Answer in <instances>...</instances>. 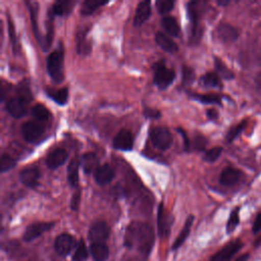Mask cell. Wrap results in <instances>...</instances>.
Instances as JSON below:
<instances>
[{"mask_svg":"<svg viewBox=\"0 0 261 261\" xmlns=\"http://www.w3.org/2000/svg\"><path fill=\"white\" fill-rule=\"evenodd\" d=\"M109 234H110L109 225L103 220H98L91 225L89 229L88 238L92 244H103L108 239Z\"/></svg>","mask_w":261,"mask_h":261,"instance_id":"obj_6","label":"cell"},{"mask_svg":"<svg viewBox=\"0 0 261 261\" xmlns=\"http://www.w3.org/2000/svg\"><path fill=\"white\" fill-rule=\"evenodd\" d=\"M244 126H245V122H242V123H240V124H238V125L232 126V127L227 132V134H226V136H225L226 141H227V142H232V141L243 132Z\"/></svg>","mask_w":261,"mask_h":261,"instance_id":"obj_42","label":"cell"},{"mask_svg":"<svg viewBox=\"0 0 261 261\" xmlns=\"http://www.w3.org/2000/svg\"><path fill=\"white\" fill-rule=\"evenodd\" d=\"M252 230L254 233H257L261 230V212L258 213V215L256 216L254 222H253V227Z\"/></svg>","mask_w":261,"mask_h":261,"instance_id":"obj_47","label":"cell"},{"mask_svg":"<svg viewBox=\"0 0 261 261\" xmlns=\"http://www.w3.org/2000/svg\"><path fill=\"white\" fill-rule=\"evenodd\" d=\"M54 225V222H36L30 224L23 233V241L31 242L35 239L39 238L41 234H43L45 231L51 229Z\"/></svg>","mask_w":261,"mask_h":261,"instance_id":"obj_10","label":"cell"},{"mask_svg":"<svg viewBox=\"0 0 261 261\" xmlns=\"http://www.w3.org/2000/svg\"><path fill=\"white\" fill-rule=\"evenodd\" d=\"M243 247L242 242L240 241H233L225 245L223 248H221L218 252H216L212 257L211 261H227L230 259L238 251Z\"/></svg>","mask_w":261,"mask_h":261,"instance_id":"obj_11","label":"cell"},{"mask_svg":"<svg viewBox=\"0 0 261 261\" xmlns=\"http://www.w3.org/2000/svg\"><path fill=\"white\" fill-rule=\"evenodd\" d=\"M221 153H222V148L219 147V146H216V147H213V148L207 150L205 152V154H204L203 159L205 161H207V162L212 163V162L216 161L220 157Z\"/></svg>","mask_w":261,"mask_h":261,"instance_id":"obj_37","label":"cell"},{"mask_svg":"<svg viewBox=\"0 0 261 261\" xmlns=\"http://www.w3.org/2000/svg\"><path fill=\"white\" fill-rule=\"evenodd\" d=\"M16 96H18L19 98H21L22 100H24L28 104L32 101L33 96H32V92L30 90V86L28 84V82H22L17 86L16 89Z\"/></svg>","mask_w":261,"mask_h":261,"instance_id":"obj_35","label":"cell"},{"mask_svg":"<svg viewBox=\"0 0 261 261\" xmlns=\"http://www.w3.org/2000/svg\"><path fill=\"white\" fill-rule=\"evenodd\" d=\"M214 64L219 76H221L224 80L233 79V72L218 57H214Z\"/></svg>","mask_w":261,"mask_h":261,"instance_id":"obj_32","label":"cell"},{"mask_svg":"<svg viewBox=\"0 0 261 261\" xmlns=\"http://www.w3.org/2000/svg\"><path fill=\"white\" fill-rule=\"evenodd\" d=\"M80 166L86 174L94 173L99 165V158L93 152H87L82 155L80 160Z\"/></svg>","mask_w":261,"mask_h":261,"instance_id":"obj_17","label":"cell"},{"mask_svg":"<svg viewBox=\"0 0 261 261\" xmlns=\"http://www.w3.org/2000/svg\"><path fill=\"white\" fill-rule=\"evenodd\" d=\"M216 35L217 38L223 43H231L239 37L237 30L228 23L219 24L216 30Z\"/></svg>","mask_w":261,"mask_h":261,"instance_id":"obj_21","label":"cell"},{"mask_svg":"<svg viewBox=\"0 0 261 261\" xmlns=\"http://www.w3.org/2000/svg\"><path fill=\"white\" fill-rule=\"evenodd\" d=\"M132 261H133V260H132Z\"/></svg>","mask_w":261,"mask_h":261,"instance_id":"obj_53","label":"cell"},{"mask_svg":"<svg viewBox=\"0 0 261 261\" xmlns=\"http://www.w3.org/2000/svg\"><path fill=\"white\" fill-rule=\"evenodd\" d=\"M193 221H194V216H193V215L188 216V218L186 219V222H185V224H184V227L181 228L180 232L178 233V236L176 237L175 241L173 242V244H172V246H171V249H172V250H177V249H179V247L185 243V241L187 240V238H188L189 234H190Z\"/></svg>","mask_w":261,"mask_h":261,"instance_id":"obj_23","label":"cell"},{"mask_svg":"<svg viewBox=\"0 0 261 261\" xmlns=\"http://www.w3.org/2000/svg\"><path fill=\"white\" fill-rule=\"evenodd\" d=\"M29 11H30V16L32 20V27L34 34L36 38L40 41V36H39V31H38V25H37V3L35 2H27Z\"/></svg>","mask_w":261,"mask_h":261,"instance_id":"obj_36","label":"cell"},{"mask_svg":"<svg viewBox=\"0 0 261 261\" xmlns=\"http://www.w3.org/2000/svg\"><path fill=\"white\" fill-rule=\"evenodd\" d=\"M207 145V140L202 135H196L194 138V148L196 150H204L205 146Z\"/></svg>","mask_w":261,"mask_h":261,"instance_id":"obj_44","label":"cell"},{"mask_svg":"<svg viewBox=\"0 0 261 261\" xmlns=\"http://www.w3.org/2000/svg\"><path fill=\"white\" fill-rule=\"evenodd\" d=\"M191 97L203 104L221 105V99L216 94H192Z\"/></svg>","mask_w":261,"mask_h":261,"instance_id":"obj_30","label":"cell"},{"mask_svg":"<svg viewBox=\"0 0 261 261\" xmlns=\"http://www.w3.org/2000/svg\"><path fill=\"white\" fill-rule=\"evenodd\" d=\"M44 125L37 120H29L24 122L21 125L20 132L22 135V138L29 142V143H34L38 141L42 135L44 134Z\"/></svg>","mask_w":261,"mask_h":261,"instance_id":"obj_7","label":"cell"},{"mask_svg":"<svg viewBox=\"0 0 261 261\" xmlns=\"http://www.w3.org/2000/svg\"><path fill=\"white\" fill-rule=\"evenodd\" d=\"M177 132L182 136V138H184V144H185V150L186 151H188V150H190V148H191V143H190V140H189V138L187 137V135H186V133L184 132V129L182 128H177Z\"/></svg>","mask_w":261,"mask_h":261,"instance_id":"obj_48","label":"cell"},{"mask_svg":"<svg viewBox=\"0 0 261 261\" xmlns=\"http://www.w3.org/2000/svg\"><path fill=\"white\" fill-rule=\"evenodd\" d=\"M229 3V1H217V4L219 5H227Z\"/></svg>","mask_w":261,"mask_h":261,"instance_id":"obj_52","label":"cell"},{"mask_svg":"<svg viewBox=\"0 0 261 261\" xmlns=\"http://www.w3.org/2000/svg\"><path fill=\"white\" fill-rule=\"evenodd\" d=\"M114 175H115L114 169L107 163L100 165L94 172V178L96 182L100 186H105L111 182L112 179L114 178Z\"/></svg>","mask_w":261,"mask_h":261,"instance_id":"obj_15","label":"cell"},{"mask_svg":"<svg viewBox=\"0 0 261 261\" xmlns=\"http://www.w3.org/2000/svg\"><path fill=\"white\" fill-rule=\"evenodd\" d=\"M161 25L167 32L168 35H170L172 37H177L178 36L180 29H179L177 20L173 16L167 15V16L162 17Z\"/></svg>","mask_w":261,"mask_h":261,"instance_id":"obj_25","label":"cell"},{"mask_svg":"<svg viewBox=\"0 0 261 261\" xmlns=\"http://www.w3.org/2000/svg\"><path fill=\"white\" fill-rule=\"evenodd\" d=\"M248 259H249V254H244V255H241L240 257H238L233 261H247Z\"/></svg>","mask_w":261,"mask_h":261,"instance_id":"obj_50","label":"cell"},{"mask_svg":"<svg viewBox=\"0 0 261 261\" xmlns=\"http://www.w3.org/2000/svg\"><path fill=\"white\" fill-rule=\"evenodd\" d=\"M75 1L73 0H62V1H56L50 11L48 16L50 17H54V16H63V15H67L68 13H70V11L72 10L73 6L75 5Z\"/></svg>","mask_w":261,"mask_h":261,"instance_id":"obj_18","label":"cell"},{"mask_svg":"<svg viewBox=\"0 0 261 261\" xmlns=\"http://www.w3.org/2000/svg\"><path fill=\"white\" fill-rule=\"evenodd\" d=\"M150 139L153 146L161 151H166L172 144V136L165 126H155L150 130Z\"/></svg>","mask_w":261,"mask_h":261,"instance_id":"obj_4","label":"cell"},{"mask_svg":"<svg viewBox=\"0 0 261 261\" xmlns=\"http://www.w3.org/2000/svg\"><path fill=\"white\" fill-rule=\"evenodd\" d=\"M89 257V252L86 247V244L83 240H80L75 246L74 253L72 255V261H86Z\"/></svg>","mask_w":261,"mask_h":261,"instance_id":"obj_33","label":"cell"},{"mask_svg":"<svg viewBox=\"0 0 261 261\" xmlns=\"http://www.w3.org/2000/svg\"><path fill=\"white\" fill-rule=\"evenodd\" d=\"M207 116L210 118V119H215L217 118V111L215 109H208L207 110Z\"/></svg>","mask_w":261,"mask_h":261,"instance_id":"obj_49","label":"cell"},{"mask_svg":"<svg viewBox=\"0 0 261 261\" xmlns=\"http://www.w3.org/2000/svg\"><path fill=\"white\" fill-rule=\"evenodd\" d=\"M240 222V216H239V208H236L231 211L229 218L227 220V224H226V231L227 232H231L236 229V227L238 226Z\"/></svg>","mask_w":261,"mask_h":261,"instance_id":"obj_39","label":"cell"},{"mask_svg":"<svg viewBox=\"0 0 261 261\" xmlns=\"http://www.w3.org/2000/svg\"><path fill=\"white\" fill-rule=\"evenodd\" d=\"M172 224V216L167 213L163 203L161 202L157 209V230L160 238L168 236Z\"/></svg>","mask_w":261,"mask_h":261,"instance_id":"obj_8","label":"cell"},{"mask_svg":"<svg viewBox=\"0 0 261 261\" xmlns=\"http://www.w3.org/2000/svg\"><path fill=\"white\" fill-rule=\"evenodd\" d=\"M154 84L160 89L168 88L175 79V72L172 68L166 66L164 60L157 61L154 66Z\"/></svg>","mask_w":261,"mask_h":261,"instance_id":"obj_3","label":"cell"},{"mask_svg":"<svg viewBox=\"0 0 261 261\" xmlns=\"http://www.w3.org/2000/svg\"><path fill=\"white\" fill-rule=\"evenodd\" d=\"M46 94L48 97H50L54 102H56L59 105H64L68 99V89L67 88H62L57 91L56 90L55 91L46 90Z\"/></svg>","mask_w":261,"mask_h":261,"instance_id":"obj_29","label":"cell"},{"mask_svg":"<svg viewBox=\"0 0 261 261\" xmlns=\"http://www.w3.org/2000/svg\"><path fill=\"white\" fill-rule=\"evenodd\" d=\"M107 4V1H95V0H86L82 4L81 13L83 15H91L93 14L98 8Z\"/></svg>","mask_w":261,"mask_h":261,"instance_id":"obj_31","label":"cell"},{"mask_svg":"<svg viewBox=\"0 0 261 261\" xmlns=\"http://www.w3.org/2000/svg\"><path fill=\"white\" fill-rule=\"evenodd\" d=\"M80 202H81V191L80 189H76V191L73 193L72 197H71V201H70V208L71 210H77L79 206H80Z\"/></svg>","mask_w":261,"mask_h":261,"instance_id":"obj_45","label":"cell"},{"mask_svg":"<svg viewBox=\"0 0 261 261\" xmlns=\"http://www.w3.org/2000/svg\"><path fill=\"white\" fill-rule=\"evenodd\" d=\"M181 72H182V84L185 86L192 85L195 81V72L193 68L189 66H184Z\"/></svg>","mask_w":261,"mask_h":261,"instance_id":"obj_41","label":"cell"},{"mask_svg":"<svg viewBox=\"0 0 261 261\" xmlns=\"http://www.w3.org/2000/svg\"><path fill=\"white\" fill-rule=\"evenodd\" d=\"M200 84L206 88H220L221 80L217 72L209 71L200 77Z\"/></svg>","mask_w":261,"mask_h":261,"instance_id":"obj_26","label":"cell"},{"mask_svg":"<svg viewBox=\"0 0 261 261\" xmlns=\"http://www.w3.org/2000/svg\"><path fill=\"white\" fill-rule=\"evenodd\" d=\"M75 246L74 238L69 233L59 234L54 242V249L60 256H66Z\"/></svg>","mask_w":261,"mask_h":261,"instance_id":"obj_9","label":"cell"},{"mask_svg":"<svg viewBox=\"0 0 261 261\" xmlns=\"http://www.w3.org/2000/svg\"><path fill=\"white\" fill-rule=\"evenodd\" d=\"M76 49L82 55H87L91 51V43L87 41V30L81 31L76 35Z\"/></svg>","mask_w":261,"mask_h":261,"instance_id":"obj_28","label":"cell"},{"mask_svg":"<svg viewBox=\"0 0 261 261\" xmlns=\"http://www.w3.org/2000/svg\"><path fill=\"white\" fill-rule=\"evenodd\" d=\"M154 245V230L149 223L142 221L130 222L124 233V246L137 249L144 256H148Z\"/></svg>","mask_w":261,"mask_h":261,"instance_id":"obj_1","label":"cell"},{"mask_svg":"<svg viewBox=\"0 0 261 261\" xmlns=\"http://www.w3.org/2000/svg\"><path fill=\"white\" fill-rule=\"evenodd\" d=\"M255 246H256V247H261V237H260V238H258V239L256 240Z\"/></svg>","mask_w":261,"mask_h":261,"instance_id":"obj_51","label":"cell"},{"mask_svg":"<svg viewBox=\"0 0 261 261\" xmlns=\"http://www.w3.org/2000/svg\"><path fill=\"white\" fill-rule=\"evenodd\" d=\"M63 61H64V55H63L62 48H59L51 52L47 57L46 65H47L48 74L56 83H61L64 79Z\"/></svg>","mask_w":261,"mask_h":261,"instance_id":"obj_2","label":"cell"},{"mask_svg":"<svg viewBox=\"0 0 261 261\" xmlns=\"http://www.w3.org/2000/svg\"><path fill=\"white\" fill-rule=\"evenodd\" d=\"M67 159V153L63 149H55L50 152L46 158V165L50 169H56L59 166L63 165Z\"/></svg>","mask_w":261,"mask_h":261,"instance_id":"obj_19","label":"cell"},{"mask_svg":"<svg viewBox=\"0 0 261 261\" xmlns=\"http://www.w3.org/2000/svg\"><path fill=\"white\" fill-rule=\"evenodd\" d=\"M133 145H134L133 134L125 128L120 129L113 139V147L117 150L128 151L133 149Z\"/></svg>","mask_w":261,"mask_h":261,"instance_id":"obj_12","label":"cell"},{"mask_svg":"<svg viewBox=\"0 0 261 261\" xmlns=\"http://www.w3.org/2000/svg\"><path fill=\"white\" fill-rule=\"evenodd\" d=\"M27 105L28 103L24 100H22L18 96H15L10 98L6 102V110L11 116L15 118H20L27 113Z\"/></svg>","mask_w":261,"mask_h":261,"instance_id":"obj_13","label":"cell"},{"mask_svg":"<svg viewBox=\"0 0 261 261\" xmlns=\"http://www.w3.org/2000/svg\"><path fill=\"white\" fill-rule=\"evenodd\" d=\"M144 115L148 118H153V119H156V118H159L161 116V113L159 110L155 109V108H150V107H145L144 109Z\"/></svg>","mask_w":261,"mask_h":261,"instance_id":"obj_46","label":"cell"},{"mask_svg":"<svg viewBox=\"0 0 261 261\" xmlns=\"http://www.w3.org/2000/svg\"><path fill=\"white\" fill-rule=\"evenodd\" d=\"M32 115L38 120V121H45L49 118L50 116V112L49 110L46 108V106H44L43 104H37L33 107L32 109Z\"/></svg>","mask_w":261,"mask_h":261,"instance_id":"obj_34","label":"cell"},{"mask_svg":"<svg viewBox=\"0 0 261 261\" xmlns=\"http://www.w3.org/2000/svg\"><path fill=\"white\" fill-rule=\"evenodd\" d=\"M174 6V1L172 0H157L156 1V8L160 14L168 13L172 10Z\"/></svg>","mask_w":261,"mask_h":261,"instance_id":"obj_40","label":"cell"},{"mask_svg":"<svg viewBox=\"0 0 261 261\" xmlns=\"http://www.w3.org/2000/svg\"><path fill=\"white\" fill-rule=\"evenodd\" d=\"M79 167L80 163L76 159H72L67 166V180L72 188H76L79 182Z\"/></svg>","mask_w":261,"mask_h":261,"instance_id":"obj_27","label":"cell"},{"mask_svg":"<svg viewBox=\"0 0 261 261\" xmlns=\"http://www.w3.org/2000/svg\"><path fill=\"white\" fill-rule=\"evenodd\" d=\"M202 2L200 1H191L187 4V11L188 15L192 24V33H191V40L193 42H198L201 33L199 31V20H200V15H201V7L200 5Z\"/></svg>","mask_w":261,"mask_h":261,"instance_id":"obj_5","label":"cell"},{"mask_svg":"<svg viewBox=\"0 0 261 261\" xmlns=\"http://www.w3.org/2000/svg\"><path fill=\"white\" fill-rule=\"evenodd\" d=\"M40 170L36 166H29L22 169L19 173L20 181L30 189H35L39 184Z\"/></svg>","mask_w":261,"mask_h":261,"instance_id":"obj_14","label":"cell"},{"mask_svg":"<svg viewBox=\"0 0 261 261\" xmlns=\"http://www.w3.org/2000/svg\"><path fill=\"white\" fill-rule=\"evenodd\" d=\"M155 41L157 43V45L162 49L164 50L165 52H168V53H175L178 51V46L177 44L170 38L168 37L167 35L161 33V32H158L156 35H155Z\"/></svg>","mask_w":261,"mask_h":261,"instance_id":"obj_22","label":"cell"},{"mask_svg":"<svg viewBox=\"0 0 261 261\" xmlns=\"http://www.w3.org/2000/svg\"><path fill=\"white\" fill-rule=\"evenodd\" d=\"M150 14H151V2L147 0L140 2L135 12L134 24L136 27L142 25L150 17Z\"/></svg>","mask_w":261,"mask_h":261,"instance_id":"obj_20","label":"cell"},{"mask_svg":"<svg viewBox=\"0 0 261 261\" xmlns=\"http://www.w3.org/2000/svg\"><path fill=\"white\" fill-rule=\"evenodd\" d=\"M90 253L94 261H105L109 256V249L105 243L91 244Z\"/></svg>","mask_w":261,"mask_h":261,"instance_id":"obj_24","label":"cell"},{"mask_svg":"<svg viewBox=\"0 0 261 261\" xmlns=\"http://www.w3.org/2000/svg\"><path fill=\"white\" fill-rule=\"evenodd\" d=\"M7 22H8V33H9V38L13 47V51L15 53V49L17 46V39H16V34H15V30L13 27V22L11 20V18L9 17V15H7Z\"/></svg>","mask_w":261,"mask_h":261,"instance_id":"obj_43","label":"cell"},{"mask_svg":"<svg viewBox=\"0 0 261 261\" xmlns=\"http://www.w3.org/2000/svg\"><path fill=\"white\" fill-rule=\"evenodd\" d=\"M242 176V171L234 167H225L219 176V182L223 187H231L239 182Z\"/></svg>","mask_w":261,"mask_h":261,"instance_id":"obj_16","label":"cell"},{"mask_svg":"<svg viewBox=\"0 0 261 261\" xmlns=\"http://www.w3.org/2000/svg\"><path fill=\"white\" fill-rule=\"evenodd\" d=\"M0 170L1 172H6L8 170H10L11 168H13L16 164V161L14 158H12L10 155L8 154H3L1 156V162H0Z\"/></svg>","mask_w":261,"mask_h":261,"instance_id":"obj_38","label":"cell"}]
</instances>
